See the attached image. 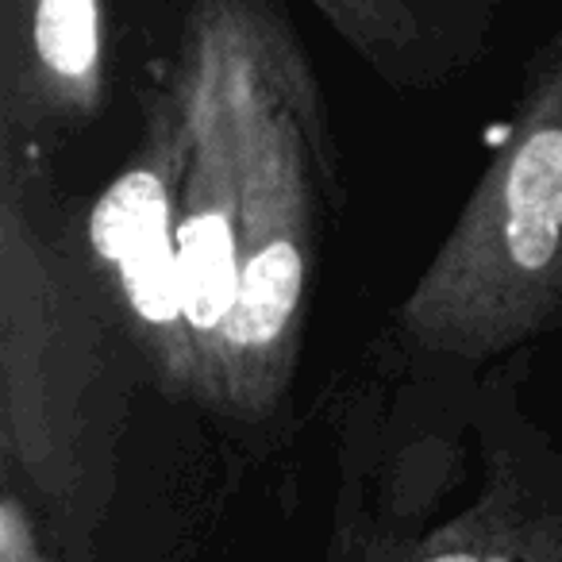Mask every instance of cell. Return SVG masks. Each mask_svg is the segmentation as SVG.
Listing matches in <instances>:
<instances>
[{
	"label": "cell",
	"instance_id": "cell-1",
	"mask_svg": "<svg viewBox=\"0 0 562 562\" xmlns=\"http://www.w3.org/2000/svg\"><path fill=\"white\" fill-rule=\"evenodd\" d=\"M104 281L50 186V155L0 143V474L66 562H93L127 424Z\"/></svg>",
	"mask_w": 562,
	"mask_h": 562
},
{
	"label": "cell",
	"instance_id": "cell-2",
	"mask_svg": "<svg viewBox=\"0 0 562 562\" xmlns=\"http://www.w3.org/2000/svg\"><path fill=\"white\" fill-rule=\"evenodd\" d=\"M239 127V297L220 351L216 416L266 420L297 378L336 147L321 86L273 0H196Z\"/></svg>",
	"mask_w": 562,
	"mask_h": 562
},
{
	"label": "cell",
	"instance_id": "cell-3",
	"mask_svg": "<svg viewBox=\"0 0 562 562\" xmlns=\"http://www.w3.org/2000/svg\"><path fill=\"white\" fill-rule=\"evenodd\" d=\"M416 351L485 362L562 328V35L531 63L513 124L397 308Z\"/></svg>",
	"mask_w": 562,
	"mask_h": 562
},
{
	"label": "cell",
	"instance_id": "cell-4",
	"mask_svg": "<svg viewBox=\"0 0 562 562\" xmlns=\"http://www.w3.org/2000/svg\"><path fill=\"white\" fill-rule=\"evenodd\" d=\"M189 158V120L178 81L147 89L143 135L132 162L112 178L89 216V255L120 328L147 355L162 390L189 401L193 351L178 262V209Z\"/></svg>",
	"mask_w": 562,
	"mask_h": 562
},
{
	"label": "cell",
	"instance_id": "cell-5",
	"mask_svg": "<svg viewBox=\"0 0 562 562\" xmlns=\"http://www.w3.org/2000/svg\"><path fill=\"white\" fill-rule=\"evenodd\" d=\"M173 81L189 120L178 209L181 297L193 351L189 405L216 413L220 351L239 297V127L216 47L193 20L181 35Z\"/></svg>",
	"mask_w": 562,
	"mask_h": 562
},
{
	"label": "cell",
	"instance_id": "cell-6",
	"mask_svg": "<svg viewBox=\"0 0 562 562\" xmlns=\"http://www.w3.org/2000/svg\"><path fill=\"white\" fill-rule=\"evenodd\" d=\"M104 104V0H4L0 143L50 155Z\"/></svg>",
	"mask_w": 562,
	"mask_h": 562
},
{
	"label": "cell",
	"instance_id": "cell-7",
	"mask_svg": "<svg viewBox=\"0 0 562 562\" xmlns=\"http://www.w3.org/2000/svg\"><path fill=\"white\" fill-rule=\"evenodd\" d=\"M328 562H562V485L513 451H497L485 485L431 531L347 524Z\"/></svg>",
	"mask_w": 562,
	"mask_h": 562
},
{
	"label": "cell",
	"instance_id": "cell-8",
	"mask_svg": "<svg viewBox=\"0 0 562 562\" xmlns=\"http://www.w3.org/2000/svg\"><path fill=\"white\" fill-rule=\"evenodd\" d=\"M331 27L351 43L367 63L390 70V58H401L420 43V0H313Z\"/></svg>",
	"mask_w": 562,
	"mask_h": 562
},
{
	"label": "cell",
	"instance_id": "cell-9",
	"mask_svg": "<svg viewBox=\"0 0 562 562\" xmlns=\"http://www.w3.org/2000/svg\"><path fill=\"white\" fill-rule=\"evenodd\" d=\"M0 562H66L20 482L0 474Z\"/></svg>",
	"mask_w": 562,
	"mask_h": 562
}]
</instances>
